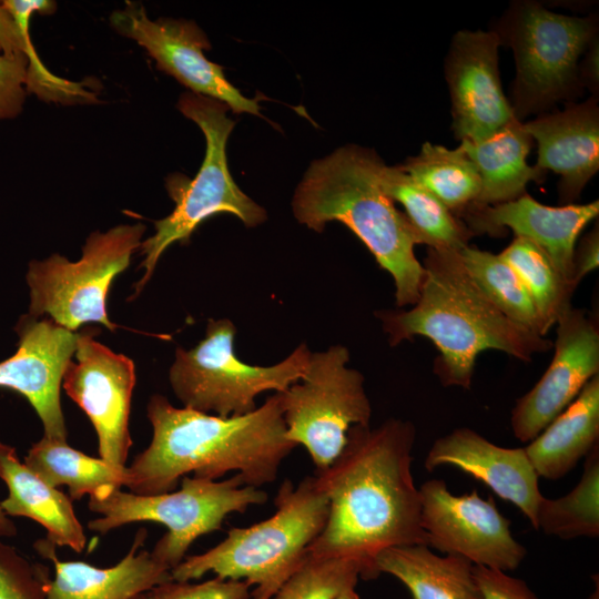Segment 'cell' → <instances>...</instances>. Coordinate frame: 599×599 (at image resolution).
Instances as JSON below:
<instances>
[{"instance_id": "6da1fadb", "label": "cell", "mask_w": 599, "mask_h": 599, "mask_svg": "<svg viewBox=\"0 0 599 599\" xmlns=\"http://www.w3.org/2000/svg\"><path fill=\"white\" fill-rule=\"evenodd\" d=\"M416 428L389 418L379 426H353L338 457L316 480L328 499V515L308 547L316 557L356 560L362 578L377 577L374 561L388 548L427 545L419 488L412 475Z\"/></svg>"}, {"instance_id": "7a4b0ae2", "label": "cell", "mask_w": 599, "mask_h": 599, "mask_svg": "<svg viewBox=\"0 0 599 599\" xmlns=\"http://www.w3.org/2000/svg\"><path fill=\"white\" fill-rule=\"evenodd\" d=\"M146 415L152 440L126 467L125 486L135 495L170 493L190 473L216 480L234 470L246 486L258 488L276 479L281 464L296 447L286 437L277 393L248 414L225 418L174 407L156 394Z\"/></svg>"}, {"instance_id": "3957f363", "label": "cell", "mask_w": 599, "mask_h": 599, "mask_svg": "<svg viewBox=\"0 0 599 599\" xmlns=\"http://www.w3.org/2000/svg\"><path fill=\"white\" fill-rule=\"evenodd\" d=\"M417 302L407 311H382L392 346L415 336L437 348L434 373L443 386L471 387L477 356L497 349L521 361L546 353L552 342L505 316L466 271L458 251L428 247Z\"/></svg>"}, {"instance_id": "277c9868", "label": "cell", "mask_w": 599, "mask_h": 599, "mask_svg": "<svg viewBox=\"0 0 599 599\" xmlns=\"http://www.w3.org/2000/svg\"><path fill=\"white\" fill-rule=\"evenodd\" d=\"M382 159L370 149L346 145L314 161L292 201L294 216L315 232L328 222L346 225L393 277L398 307L414 305L424 278L415 255L422 244L407 216L379 184Z\"/></svg>"}, {"instance_id": "5b68a950", "label": "cell", "mask_w": 599, "mask_h": 599, "mask_svg": "<svg viewBox=\"0 0 599 599\" xmlns=\"http://www.w3.org/2000/svg\"><path fill=\"white\" fill-rule=\"evenodd\" d=\"M276 511L245 528H231L223 541L207 551L184 558L171 570L174 581L200 579L209 572L255 588L253 599H272L302 565L308 547L322 532L328 499L315 475L297 486L285 479L274 498Z\"/></svg>"}, {"instance_id": "8992f818", "label": "cell", "mask_w": 599, "mask_h": 599, "mask_svg": "<svg viewBox=\"0 0 599 599\" xmlns=\"http://www.w3.org/2000/svg\"><path fill=\"white\" fill-rule=\"evenodd\" d=\"M183 115L195 122L206 141L203 163L193 180L181 173L170 174L166 191L175 203L170 215L154 222L155 232L141 242L144 274L135 284V297L151 278L161 255L173 243L186 245L191 235L205 220L217 213H231L245 226L263 223L266 211L248 197L234 182L227 165L226 142L235 125L227 118L229 106L217 100L183 93L177 102Z\"/></svg>"}, {"instance_id": "52a82bcc", "label": "cell", "mask_w": 599, "mask_h": 599, "mask_svg": "<svg viewBox=\"0 0 599 599\" xmlns=\"http://www.w3.org/2000/svg\"><path fill=\"white\" fill-rule=\"evenodd\" d=\"M493 31L500 45L514 53L516 74L509 102L518 121L582 94L578 63L598 34L597 16H566L535 1H516Z\"/></svg>"}, {"instance_id": "ba28073f", "label": "cell", "mask_w": 599, "mask_h": 599, "mask_svg": "<svg viewBox=\"0 0 599 599\" xmlns=\"http://www.w3.org/2000/svg\"><path fill=\"white\" fill-rule=\"evenodd\" d=\"M266 500L265 491L246 486L238 474L221 481L184 476L177 491L142 496L116 489L103 499L90 498V510L101 517L90 520L88 527L104 535L132 522L164 525L167 532L151 554L172 570L199 537L220 530L230 514Z\"/></svg>"}, {"instance_id": "9c48e42d", "label": "cell", "mask_w": 599, "mask_h": 599, "mask_svg": "<svg viewBox=\"0 0 599 599\" xmlns=\"http://www.w3.org/2000/svg\"><path fill=\"white\" fill-rule=\"evenodd\" d=\"M235 334L230 319H209L202 341L176 349L169 378L184 407L224 418L242 416L256 408L261 393H282L304 377L312 354L306 344L275 365H250L235 355Z\"/></svg>"}, {"instance_id": "30bf717a", "label": "cell", "mask_w": 599, "mask_h": 599, "mask_svg": "<svg viewBox=\"0 0 599 599\" xmlns=\"http://www.w3.org/2000/svg\"><path fill=\"white\" fill-rule=\"evenodd\" d=\"M145 226L122 224L106 232H94L82 247V256L71 262L60 254L29 263V315H48L58 325L77 332L87 323H100L110 331L106 297L114 278L130 264L140 247Z\"/></svg>"}, {"instance_id": "8fae6325", "label": "cell", "mask_w": 599, "mask_h": 599, "mask_svg": "<svg viewBox=\"0 0 599 599\" xmlns=\"http://www.w3.org/2000/svg\"><path fill=\"white\" fill-rule=\"evenodd\" d=\"M348 362L349 352L343 345L312 353L301 382L277 393L286 437L307 450L316 470L326 469L338 457L353 426L370 422L364 376Z\"/></svg>"}, {"instance_id": "7c38bea8", "label": "cell", "mask_w": 599, "mask_h": 599, "mask_svg": "<svg viewBox=\"0 0 599 599\" xmlns=\"http://www.w3.org/2000/svg\"><path fill=\"white\" fill-rule=\"evenodd\" d=\"M419 494L428 547L506 572L517 569L525 559L526 548L514 538L510 520L491 497L484 499L476 489L451 494L443 479L425 481Z\"/></svg>"}, {"instance_id": "4fadbf2b", "label": "cell", "mask_w": 599, "mask_h": 599, "mask_svg": "<svg viewBox=\"0 0 599 599\" xmlns=\"http://www.w3.org/2000/svg\"><path fill=\"white\" fill-rule=\"evenodd\" d=\"M92 328L78 333L75 362L62 386L90 418L103 460L124 467L132 439L129 430L135 367L132 359L95 341Z\"/></svg>"}, {"instance_id": "5bb4252c", "label": "cell", "mask_w": 599, "mask_h": 599, "mask_svg": "<svg viewBox=\"0 0 599 599\" xmlns=\"http://www.w3.org/2000/svg\"><path fill=\"white\" fill-rule=\"evenodd\" d=\"M112 28L134 40L155 61L156 68L192 93L225 103L234 113L260 115L257 99L244 97L224 75L223 68L203 53L210 49L205 33L193 21L151 20L140 2L126 1L110 17Z\"/></svg>"}, {"instance_id": "9a60e30c", "label": "cell", "mask_w": 599, "mask_h": 599, "mask_svg": "<svg viewBox=\"0 0 599 599\" xmlns=\"http://www.w3.org/2000/svg\"><path fill=\"white\" fill-rule=\"evenodd\" d=\"M497 34L459 30L444 60L451 104V129L457 140H486L517 120L501 87Z\"/></svg>"}, {"instance_id": "2e32d148", "label": "cell", "mask_w": 599, "mask_h": 599, "mask_svg": "<svg viewBox=\"0 0 599 599\" xmlns=\"http://www.w3.org/2000/svg\"><path fill=\"white\" fill-rule=\"evenodd\" d=\"M552 359L511 410L514 436L529 443L599 375V329L583 308L570 307L558 322Z\"/></svg>"}, {"instance_id": "e0dca14e", "label": "cell", "mask_w": 599, "mask_h": 599, "mask_svg": "<svg viewBox=\"0 0 599 599\" xmlns=\"http://www.w3.org/2000/svg\"><path fill=\"white\" fill-rule=\"evenodd\" d=\"M18 348L0 362V387L22 395L37 412L44 436L67 441L60 388L77 348L78 333L51 318L20 317Z\"/></svg>"}, {"instance_id": "ac0fdd59", "label": "cell", "mask_w": 599, "mask_h": 599, "mask_svg": "<svg viewBox=\"0 0 599 599\" xmlns=\"http://www.w3.org/2000/svg\"><path fill=\"white\" fill-rule=\"evenodd\" d=\"M599 214V201L559 206L542 204L525 193L516 200L488 206H471L460 220L473 235L500 236L506 229L539 246L559 273L573 282V252L583 229Z\"/></svg>"}, {"instance_id": "d6986e66", "label": "cell", "mask_w": 599, "mask_h": 599, "mask_svg": "<svg viewBox=\"0 0 599 599\" xmlns=\"http://www.w3.org/2000/svg\"><path fill=\"white\" fill-rule=\"evenodd\" d=\"M450 465L475 477L497 496L517 506L537 526L542 495L538 478L524 447L495 445L477 432L460 427L439 437L424 460L428 471Z\"/></svg>"}, {"instance_id": "ffe728a7", "label": "cell", "mask_w": 599, "mask_h": 599, "mask_svg": "<svg viewBox=\"0 0 599 599\" xmlns=\"http://www.w3.org/2000/svg\"><path fill=\"white\" fill-rule=\"evenodd\" d=\"M522 124L538 146L536 165L560 176L561 205L575 203L599 169L598 97L568 102L561 111L541 113Z\"/></svg>"}, {"instance_id": "44dd1931", "label": "cell", "mask_w": 599, "mask_h": 599, "mask_svg": "<svg viewBox=\"0 0 599 599\" xmlns=\"http://www.w3.org/2000/svg\"><path fill=\"white\" fill-rule=\"evenodd\" d=\"M148 534L141 528L120 562L99 568L83 561H60L54 545L39 540L35 548L52 560L54 577L47 586L45 599H131L141 591L171 581V570L151 551L140 550Z\"/></svg>"}, {"instance_id": "7402d4cb", "label": "cell", "mask_w": 599, "mask_h": 599, "mask_svg": "<svg viewBox=\"0 0 599 599\" xmlns=\"http://www.w3.org/2000/svg\"><path fill=\"white\" fill-rule=\"evenodd\" d=\"M0 478L9 489L8 497L0 502L6 515L30 518L47 529V540L54 546L83 551L87 536L72 499L21 463L16 449L1 441Z\"/></svg>"}, {"instance_id": "603a6c76", "label": "cell", "mask_w": 599, "mask_h": 599, "mask_svg": "<svg viewBox=\"0 0 599 599\" xmlns=\"http://www.w3.org/2000/svg\"><path fill=\"white\" fill-rule=\"evenodd\" d=\"M599 440V375L532 440L524 447L538 476L565 477Z\"/></svg>"}, {"instance_id": "cb8c5ba5", "label": "cell", "mask_w": 599, "mask_h": 599, "mask_svg": "<svg viewBox=\"0 0 599 599\" xmlns=\"http://www.w3.org/2000/svg\"><path fill=\"white\" fill-rule=\"evenodd\" d=\"M532 143L534 140L518 120L486 140L460 142L459 146L474 162L481 181L480 194L471 206L516 200L526 193L529 182L545 181L547 172L527 162Z\"/></svg>"}, {"instance_id": "d4e9b609", "label": "cell", "mask_w": 599, "mask_h": 599, "mask_svg": "<svg viewBox=\"0 0 599 599\" xmlns=\"http://www.w3.org/2000/svg\"><path fill=\"white\" fill-rule=\"evenodd\" d=\"M473 566L460 556H438L427 545L388 548L374 561L377 576L397 578L410 599H481Z\"/></svg>"}, {"instance_id": "484cf974", "label": "cell", "mask_w": 599, "mask_h": 599, "mask_svg": "<svg viewBox=\"0 0 599 599\" xmlns=\"http://www.w3.org/2000/svg\"><path fill=\"white\" fill-rule=\"evenodd\" d=\"M24 464L51 486L65 485L71 499L84 495L103 499L125 486L126 467L112 465L102 458L90 457L67 441L43 436L29 449Z\"/></svg>"}, {"instance_id": "4316f807", "label": "cell", "mask_w": 599, "mask_h": 599, "mask_svg": "<svg viewBox=\"0 0 599 599\" xmlns=\"http://www.w3.org/2000/svg\"><path fill=\"white\" fill-rule=\"evenodd\" d=\"M378 179L390 200L404 207V214L417 231L422 244L430 248L454 251L468 245L474 235L466 224L399 165L387 166L383 162Z\"/></svg>"}, {"instance_id": "83f0119b", "label": "cell", "mask_w": 599, "mask_h": 599, "mask_svg": "<svg viewBox=\"0 0 599 599\" xmlns=\"http://www.w3.org/2000/svg\"><path fill=\"white\" fill-rule=\"evenodd\" d=\"M399 166L458 219L480 194L479 173L460 146L450 150L425 142L417 155Z\"/></svg>"}, {"instance_id": "f1b7e54d", "label": "cell", "mask_w": 599, "mask_h": 599, "mask_svg": "<svg viewBox=\"0 0 599 599\" xmlns=\"http://www.w3.org/2000/svg\"><path fill=\"white\" fill-rule=\"evenodd\" d=\"M499 254L522 281L538 313L541 335H547L571 307V296L577 287L559 273L539 246L527 238L515 236Z\"/></svg>"}, {"instance_id": "f546056e", "label": "cell", "mask_w": 599, "mask_h": 599, "mask_svg": "<svg viewBox=\"0 0 599 599\" xmlns=\"http://www.w3.org/2000/svg\"><path fill=\"white\" fill-rule=\"evenodd\" d=\"M579 483L559 498L542 497L536 530L570 540L599 536V445L586 457Z\"/></svg>"}, {"instance_id": "4dcf8cb0", "label": "cell", "mask_w": 599, "mask_h": 599, "mask_svg": "<svg viewBox=\"0 0 599 599\" xmlns=\"http://www.w3.org/2000/svg\"><path fill=\"white\" fill-rule=\"evenodd\" d=\"M474 283L505 316L541 335L540 321L527 288L500 256L469 244L458 251Z\"/></svg>"}, {"instance_id": "1f68e13d", "label": "cell", "mask_w": 599, "mask_h": 599, "mask_svg": "<svg viewBox=\"0 0 599 599\" xmlns=\"http://www.w3.org/2000/svg\"><path fill=\"white\" fill-rule=\"evenodd\" d=\"M363 568L356 560L307 555L272 599H336L355 589Z\"/></svg>"}, {"instance_id": "d6a6232c", "label": "cell", "mask_w": 599, "mask_h": 599, "mask_svg": "<svg viewBox=\"0 0 599 599\" xmlns=\"http://www.w3.org/2000/svg\"><path fill=\"white\" fill-rule=\"evenodd\" d=\"M48 570L0 541V599H45Z\"/></svg>"}, {"instance_id": "836d02e7", "label": "cell", "mask_w": 599, "mask_h": 599, "mask_svg": "<svg viewBox=\"0 0 599 599\" xmlns=\"http://www.w3.org/2000/svg\"><path fill=\"white\" fill-rule=\"evenodd\" d=\"M250 588L245 581L219 577L199 583L171 580L141 591L131 599H244L250 596Z\"/></svg>"}, {"instance_id": "e575fe53", "label": "cell", "mask_w": 599, "mask_h": 599, "mask_svg": "<svg viewBox=\"0 0 599 599\" xmlns=\"http://www.w3.org/2000/svg\"><path fill=\"white\" fill-rule=\"evenodd\" d=\"M28 58L23 53L0 55V120L22 111L26 98Z\"/></svg>"}, {"instance_id": "d590c367", "label": "cell", "mask_w": 599, "mask_h": 599, "mask_svg": "<svg viewBox=\"0 0 599 599\" xmlns=\"http://www.w3.org/2000/svg\"><path fill=\"white\" fill-rule=\"evenodd\" d=\"M473 572L481 599H539L526 581L506 571L474 565Z\"/></svg>"}, {"instance_id": "8d00e7d4", "label": "cell", "mask_w": 599, "mask_h": 599, "mask_svg": "<svg viewBox=\"0 0 599 599\" xmlns=\"http://www.w3.org/2000/svg\"><path fill=\"white\" fill-rule=\"evenodd\" d=\"M573 282L581 280L598 268L599 265V227L598 223L577 241L573 252Z\"/></svg>"}, {"instance_id": "74e56055", "label": "cell", "mask_w": 599, "mask_h": 599, "mask_svg": "<svg viewBox=\"0 0 599 599\" xmlns=\"http://www.w3.org/2000/svg\"><path fill=\"white\" fill-rule=\"evenodd\" d=\"M579 79L582 88H587L591 95L599 93V38L598 34L589 42L583 58L578 63Z\"/></svg>"}, {"instance_id": "f35d334b", "label": "cell", "mask_w": 599, "mask_h": 599, "mask_svg": "<svg viewBox=\"0 0 599 599\" xmlns=\"http://www.w3.org/2000/svg\"><path fill=\"white\" fill-rule=\"evenodd\" d=\"M17 534L13 522L7 517L0 506V537H11Z\"/></svg>"}, {"instance_id": "ab89813d", "label": "cell", "mask_w": 599, "mask_h": 599, "mask_svg": "<svg viewBox=\"0 0 599 599\" xmlns=\"http://www.w3.org/2000/svg\"><path fill=\"white\" fill-rule=\"evenodd\" d=\"M336 599H361L355 589H349L339 595Z\"/></svg>"}, {"instance_id": "60d3db41", "label": "cell", "mask_w": 599, "mask_h": 599, "mask_svg": "<svg viewBox=\"0 0 599 599\" xmlns=\"http://www.w3.org/2000/svg\"><path fill=\"white\" fill-rule=\"evenodd\" d=\"M244 599H253V598H252L251 595H250L248 597H246V598H244Z\"/></svg>"}]
</instances>
